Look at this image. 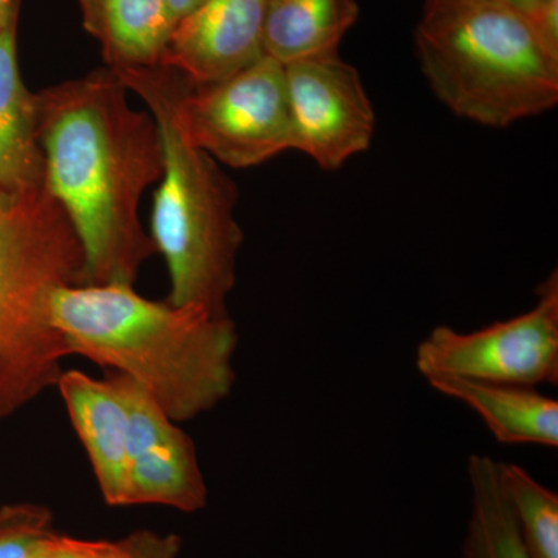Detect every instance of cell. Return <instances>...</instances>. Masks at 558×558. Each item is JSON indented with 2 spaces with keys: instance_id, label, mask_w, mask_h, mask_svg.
<instances>
[{
  "instance_id": "cell-1",
  "label": "cell",
  "mask_w": 558,
  "mask_h": 558,
  "mask_svg": "<svg viewBox=\"0 0 558 558\" xmlns=\"http://www.w3.org/2000/svg\"><path fill=\"white\" fill-rule=\"evenodd\" d=\"M128 92L106 68L38 94L43 189L78 236L90 286H134L157 253L138 211L163 175V149L156 120Z\"/></svg>"
},
{
  "instance_id": "cell-2",
  "label": "cell",
  "mask_w": 558,
  "mask_h": 558,
  "mask_svg": "<svg viewBox=\"0 0 558 558\" xmlns=\"http://www.w3.org/2000/svg\"><path fill=\"white\" fill-rule=\"evenodd\" d=\"M51 322L70 355L130 377L175 424L229 398L238 332L229 314L150 301L132 286H65Z\"/></svg>"
},
{
  "instance_id": "cell-3",
  "label": "cell",
  "mask_w": 558,
  "mask_h": 558,
  "mask_svg": "<svg viewBox=\"0 0 558 558\" xmlns=\"http://www.w3.org/2000/svg\"><path fill=\"white\" fill-rule=\"evenodd\" d=\"M113 72L145 102L159 128L163 175L154 201L150 238L170 271L167 301L229 314L227 299L236 282L244 240L234 218L238 190L218 161L197 148L180 126L175 102L185 76L165 65Z\"/></svg>"
},
{
  "instance_id": "cell-4",
  "label": "cell",
  "mask_w": 558,
  "mask_h": 558,
  "mask_svg": "<svg viewBox=\"0 0 558 558\" xmlns=\"http://www.w3.org/2000/svg\"><path fill=\"white\" fill-rule=\"evenodd\" d=\"M422 73L459 119L508 128L558 102V61L526 14L488 0L425 2L417 24Z\"/></svg>"
},
{
  "instance_id": "cell-5",
  "label": "cell",
  "mask_w": 558,
  "mask_h": 558,
  "mask_svg": "<svg viewBox=\"0 0 558 558\" xmlns=\"http://www.w3.org/2000/svg\"><path fill=\"white\" fill-rule=\"evenodd\" d=\"M83 284V247L58 202L0 191V422L57 387L70 351L51 296Z\"/></svg>"
},
{
  "instance_id": "cell-6",
  "label": "cell",
  "mask_w": 558,
  "mask_h": 558,
  "mask_svg": "<svg viewBox=\"0 0 558 558\" xmlns=\"http://www.w3.org/2000/svg\"><path fill=\"white\" fill-rule=\"evenodd\" d=\"M175 110L186 137L227 167H256L293 149L284 65L267 54L216 83L183 80Z\"/></svg>"
},
{
  "instance_id": "cell-7",
  "label": "cell",
  "mask_w": 558,
  "mask_h": 558,
  "mask_svg": "<svg viewBox=\"0 0 558 558\" xmlns=\"http://www.w3.org/2000/svg\"><path fill=\"white\" fill-rule=\"evenodd\" d=\"M416 368L425 379L462 377L535 388L558 384V275L538 288L537 304L519 317L461 333L438 326L421 341Z\"/></svg>"
},
{
  "instance_id": "cell-8",
  "label": "cell",
  "mask_w": 558,
  "mask_h": 558,
  "mask_svg": "<svg viewBox=\"0 0 558 558\" xmlns=\"http://www.w3.org/2000/svg\"><path fill=\"white\" fill-rule=\"evenodd\" d=\"M284 73L293 149L325 171L369 149L376 113L357 69L332 54L292 62Z\"/></svg>"
},
{
  "instance_id": "cell-9",
  "label": "cell",
  "mask_w": 558,
  "mask_h": 558,
  "mask_svg": "<svg viewBox=\"0 0 558 558\" xmlns=\"http://www.w3.org/2000/svg\"><path fill=\"white\" fill-rule=\"evenodd\" d=\"M110 379L126 410L130 508L154 505L199 512L207 506L208 492L193 440L145 388L121 374Z\"/></svg>"
},
{
  "instance_id": "cell-10",
  "label": "cell",
  "mask_w": 558,
  "mask_h": 558,
  "mask_svg": "<svg viewBox=\"0 0 558 558\" xmlns=\"http://www.w3.org/2000/svg\"><path fill=\"white\" fill-rule=\"evenodd\" d=\"M271 0H202L179 21L165 68L194 86L216 83L266 57L264 31Z\"/></svg>"
},
{
  "instance_id": "cell-11",
  "label": "cell",
  "mask_w": 558,
  "mask_h": 558,
  "mask_svg": "<svg viewBox=\"0 0 558 558\" xmlns=\"http://www.w3.org/2000/svg\"><path fill=\"white\" fill-rule=\"evenodd\" d=\"M57 387L106 505L130 508L128 417L119 388L110 377L98 380L76 369L62 371Z\"/></svg>"
},
{
  "instance_id": "cell-12",
  "label": "cell",
  "mask_w": 558,
  "mask_h": 558,
  "mask_svg": "<svg viewBox=\"0 0 558 558\" xmlns=\"http://www.w3.org/2000/svg\"><path fill=\"white\" fill-rule=\"evenodd\" d=\"M43 185L38 94L22 81L14 20L0 28V191L33 193Z\"/></svg>"
},
{
  "instance_id": "cell-13",
  "label": "cell",
  "mask_w": 558,
  "mask_h": 558,
  "mask_svg": "<svg viewBox=\"0 0 558 558\" xmlns=\"http://www.w3.org/2000/svg\"><path fill=\"white\" fill-rule=\"evenodd\" d=\"M80 9L109 69L163 65L179 24L167 0H80Z\"/></svg>"
},
{
  "instance_id": "cell-14",
  "label": "cell",
  "mask_w": 558,
  "mask_h": 558,
  "mask_svg": "<svg viewBox=\"0 0 558 558\" xmlns=\"http://www.w3.org/2000/svg\"><path fill=\"white\" fill-rule=\"evenodd\" d=\"M429 387L475 411L502 444L558 447V402L537 389L462 377H433Z\"/></svg>"
},
{
  "instance_id": "cell-15",
  "label": "cell",
  "mask_w": 558,
  "mask_h": 558,
  "mask_svg": "<svg viewBox=\"0 0 558 558\" xmlns=\"http://www.w3.org/2000/svg\"><path fill=\"white\" fill-rule=\"evenodd\" d=\"M357 17V0H271L264 51L282 65L340 54Z\"/></svg>"
},
{
  "instance_id": "cell-16",
  "label": "cell",
  "mask_w": 558,
  "mask_h": 558,
  "mask_svg": "<svg viewBox=\"0 0 558 558\" xmlns=\"http://www.w3.org/2000/svg\"><path fill=\"white\" fill-rule=\"evenodd\" d=\"M468 473L472 510L462 558H532L499 481L498 461L472 454Z\"/></svg>"
},
{
  "instance_id": "cell-17",
  "label": "cell",
  "mask_w": 558,
  "mask_h": 558,
  "mask_svg": "<svg viewBox=\"0 0 558 558\" xmlns=\"http://www.w3.org/2000/svg\"><path fill=\"white\" fill-rule=\"evenodd\" d=\"M499 481L532 558H558V495L519 464L498 462Z\"/></svg>"
},
{
  "instance_id": "cell-18",
  "label": "cell",
  "mask_w": 558,
  "mask_h": 558,
  "mask_svg": "<svg viewBox=\"0 0 558 558\" xmlns=\"http://www.w3.org/2000/svg\"><path fill=\"white\" fill-rule=\"evenodd\" d=\"M53 523V512L47 506H0V558H35L54 534Z\"/></svg>"
},
{
  "instance_id": "cell-19",
  "label": "cell",
  "mask_w": 558,
  "mask_h": 558,
  "mask_svg": "<svg viewBox=\"0 0 558 558\" xmlns=\"http://www.w3.org/2000/svg\"><path fill=\"white\" fill-rule=\"evenodd\" d=\"M180 550L182 538L179 535L137 531L117 542L95 539L87 558H179Z\"/></svg>"
},
{
  "instance_id": "cell-20",
  "label": "cell",
  "mask_w": 558,
  "mask_h": 558,
  "mask_svg": "<svg viewBox=\"0 0 558 558\" xmlns=\"http://www.w3.org/2000/svg\"><path fill=\"white\" fill-rule=\"evenodd\" d=\"M532 28L539 46L553 60L558 61V0H545L531 16Z\"/></svg>"
},
{
  "instance_id": "cell-21",
  "label": "cell",
  "mask_w": 558,
  "mask_h": 558,
  "mask_svg": "<svg viewBox=\"0 0 558 558\" xmlns=\"http://www.w3.org/2000/svg\"><path fill=\"white\" fill-rule=\"evenodd\" d=\"M94 539H81L54 532L35 558H87Z\"/></svg>"
},
{
  "instance_id": "cell-22",
  "label": "cell",
  "mask_w": 558,
  "mask_h": 558,
  "mask_svg": "<svg viewBox=\"0 0 558 558\" xmlns=\"http://www.w3.org/2000/svg\"><path fill=\"white\" fill-rule=\"evenodd\" d=\"M433 2H435V0H433ZM488 2L499 3V5L509 7V9L520 11V13L531 16L545 0H488Z\"/></svg>"
},
{
  "instance_id": "cell-23",
  "label": "cell",
  "mask_w": 558,
  "mask_h": 558,
  "mask_svg": "<svg viewBox=\"0 0 558 558\" xmlns=\"http://www.w3.org/2000/svg\"><path fill=\"white\" fill-rule=\"evenodd\" d=\"M167 2L170 3L171 10L174 11L178 20L182 21L183 17L189 16L201 5L202 0H167Z\"/></svg>"
},
{
  "instance_id": "cell-24",
  "label": "cell",
  "mask_w": 558,
  "mask_h": 558,
  "mask_svg": "<svg viewBox=\"0 0 558 558\" xmlns=\"http://www.w3.org/2000/svg\"><path fill=\"white\" fill-rule=\"evenodd\" d=\"M17 2L20 0H0V28L17 20Z\"/></svg>"
},
{
  "instance_id": "cell-25",
  "label": "cell",
  "mask_w": 558,
  "mask_h": 558,
  "mask_svg": "<svg viewBox=\"0 0 558 558\" xmlns=\"http://www.w3.org/2000/svg\"><path fill=\"white\" fill-rule=\"evenodd\" d=\"M425 2H433V0H425Z\"/></svg>"
}]
</instances>
